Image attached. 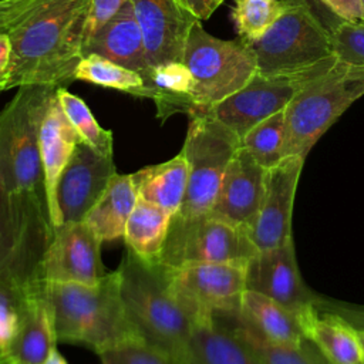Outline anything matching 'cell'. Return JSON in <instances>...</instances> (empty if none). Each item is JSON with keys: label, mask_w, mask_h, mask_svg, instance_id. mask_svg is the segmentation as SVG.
<instances>
[{"label": "cell", "mask_w": 364, "mask_h": 364, "mask_svg": "<svg viewBox=\"0 0 364 364\" xmlns=\"http://www.w3.org/2000/svg\"><path fill=\"white\" fill-rule=\"evenodd\" d=\"M91 0H44L9 31L11 43L7 90L74 81L84 55Z\"/></svg>", "instance_id": "1"}, {"label": "cell", "mask_w": 364, "mask_h": 364, "mask_svg": "<svg viewBox=\"0 0 364 364\" xmlns=\"http://www.w3.org/2000/svg\"><path fill=\"white\" fill-rule=\"evenodd\" d=\"M117 270L128 317L141 341L188 364L195 321L171 289L169 267L127 249Z\"/></svg>", "instance_id": "2"}, {"label": "cell", "mask_w": 364, "mask_h": 364, "mask_svg": "<svg viewBox=\"0 0 364 364\" xmlns=\"http://www.w3.org/2000/svg\"><path fill=\"white\" fill-rule=\"evenodd\" d=\"M57 341L91 347L97 354L131 341H141L128 317L118 270L95 284L44 282Z\"/></svg>", "instance_id": "3"}, {"label": "cell", "mask_w": 364, "mask_h": 364, "mask_svg": "<svg viewBox=\"0 0 364 364\" xmlns=\"http://www.w3.org/2000/svg\"><path fill=\"white\" fill-rule=\"evenodd\" d=\"M341 21L318 0H290L277 21L249 43L257 58V73H293L337 58L333 31Z\"/></svg>", "instance_id": "4"}, {"label": "cell", "mask_w": 364, "mask_h": 364, "mask_svg": "<svg viewBox=\"0 0 364 364\" xmlns=\"http://www.w3.org/2000/svg\"><path fill=\"white\" fill-rule=\"evenodd\" d=\"M364 95V67L337 63L304 87L284 109L283 158L306 159L314 144Z\"/></svg>", "instance_id": "5"}, {"label": "cell", "mask_w": 364, "mask_h": 364, "mask_svg": "<svg viewBox=\"0 0 364 364\" xmlns=\"http://www.w3.org/2000/svg\"><path fill=\"white\" fill-rule=\"evenodd\" d=\"M57 85H21L0 111V183L14 192L44 189L40 127Z\"/></svg>", "instance_id": "6"}, {"label": "cell", "mask_w": 364, "mask_h": 364, "mask_svg": "<svg viewBox=\"0 0 364 364\" xmlns=\"http://www.w3.org/2000/svg\"><path fill=\"white\" fill-rule=\"evenodd\" d=\"M183 63L193 78L192 115L208 112L257 73L256 54L246 40L218 38L203 28L200 20L189 31Z\"/></svg>", "instance_id": "7"}, {"label": "cell", "mask_w": 364, "mask_h": 364, "mask_svg": "<svg viewBox=\"0 0 364 364\" xmlns=\"http://www.w3.org/2000/svg\"><path fill=\"white\" fill-rule=\"evenodd\" d=\"M189 118L181 149L188 164V186L176 213L198 216L210 212L225 171L240 148V138L209 112Z\"/></svg>", "instance_id": "8"}, {"label": "cell", "mask_w": 364, "mask_h": 364, "mask_svg": "<svg viewBox=\"0 0 364 364\" xmlns=\"http://www.w3.org/2000/svg\"><path fill=\"white\" fill-rule=\"evenodd\" d=\"M257 253L245 228L210 213H173L156 262L178 269L193 263H247Z\"/></svg>", "instance_id": "9"}, {"label": "cell", "mask_w": 364, "mask_h": 364, "mask_svg": "<svg viewBox=\"0 0 364 364\" xmlns=\"http://www.w3.org/2000/svg\"><path fill=\"white\" fill-rule=\"evenodd\" d=\"M336 63L337 58H331L293 73H256L242 90L225 98L208 112L242 139L256 124L284 111L304 87L328 71Z\"/></svg>", "instance_id": "10"}, {"label": "cell", "mask_w": 364, "mask_h": 364, "mask_svg": "<svg viewBox=\"0 0 364 364\" xmlns=\"http://www.w3.org/2000/svg\"><path fill=\"white\" fill-rule=\"evenodd\" d=\"M247 263H193L169 267L171 289L193 321L240 309Z\"/></svg>", "instance_id": "11"}, {"label": "cell", "mask_w": 364, "mask_h": 364, "mask_svg": "<svg viewBox=\"0 0 364 364\" xmlns=\"http://www.w3.org/2000/svg\"><path fill=\"white\" fill-rule=\"evenodd\" d=\"M115 173L112 155H102L80 141L55 186L53 228L84 222Z\"/></svg>", "instance_id": "12"}, {"label": "cell", "mask_w": 364, "mask_h": 364, "mask_svg": "<svg viewBox=\"0 0 364 364\" xmlns=\"http://www.w3.org/2000/svg\"><path fill=\"white\" fill-rule=\"evenodd\" d=\"M304 159L283 158L266 169L263 195L255 219L246 229L257 252L284 245L291 237V215Z\"/></svg>", "instance_id": "13"}, {"label": "cell", "mask_w": 364, "mask_h": 364, "mask_svg": "<svg viewBox=\"0 0 364 364\" xmlns=\"http://www.w3.org/2000/svg\"><path fill=\"white\" fill-rule=\"evenodd\" d=\"M101 243L85 222L54 226L43 263L44 282L98 283L108 274L101 260Z\"/></svg>", "instance_id": "14"}, {"label": "cell", "mask_w": 364, "mask_h": 364, "mask_svg": "<svg viewBox=\"0 0 364 364\" xmlns=\"http://www.w3.org/2000/svg\"><path fill=\"white\" fill-rule=\"evenodd\" d=\"M246 290L277 301L297 317L318 299L303 283L293 239L282 246L257 252L247 262Z\"/></svg>", "instance_id": "15"}, {"label": "cell", "mask_w": 364, "mask_h": 364, "mask_svg": "<svg viewBox=\"0 0 364 364\" xmlns=\"http://www.w3.org/2000/svg\"><path fill=\"white\" fill-rule=\"evenodd\" d=\"M142 33L149 68L183 61L191 28L199 21L176 0H129Z\"/></svg>", "instance_id": "16"}, {"label": "cell", "mask_w": 364, "mask_h": 364, "mask_svg": "<svg viewBox=\"0 0 364 364\" xmlns=\"http://www.w3.org/2000/svg\"><path fill=\"white\" fill-rule=\"evenodd\" d=\"M266 169L242 146L230 159L210 215L247 229L263 195Z\"/></svg>", "instance_id": "17"}, {"label": "cell", "mask_w": 364, "mask_h": 364, "mask_svg": "<svg viewBox=\"0 0 364 364\" xmlns=\"http://www.w3.org/2000/svg\"><path fill=\"white\" fill-rule=\"evenodd\" d=\"M85 54H100L119 65L139 73L144 77L149 71L145 44L141 28L129 3L97 28L84 43Z\"/></svg>", "instance_id": "18"}, {"label": "cell", "mask_w": 364, "mask_h": 364, "mask_svg": "<svg viewBox=\"0 0 364 364\" xmlns=\"http://www.w3.org/2000/svg\"><path fill=\"white\" fill-rule=\"evenodd\" d=\"M80 136L67 118L55 94L53 95L40 127V155L44 173V192L51 225L55 218V186L68 164Z\"/></svg>", "instance_id": "19"}, {"label": "cell", "mask_w": 364, "mask_h": 364, "mask_svg": "<svg viewBox=\"0 0 364 364\" xmlns=\"http://www.w3.org/2000/svg\"><path fill=\"white\" fill-rule=\"evenodd\" d=\"M301 330L328 364H364L358 331L337 313L316 303L299 317Z\"/></svg>", "instance_id": "20"}, {"label": "cell", "mask_w": 364, "mask_h": 364, "mask_svg": "<svg viewBox=\"0 0 364 364\" xmlns=\"http://www.w3.org/2000/svg\"><path fill=\"white\" fill-rule=\"evenodd\" d=\"M43 284L33 289L23 307L10 347L13 364H44L55 348L54 321Z\"/></svg>", "instance_id": "21"}, {"label": "cell", "mask_w": 364, "mask_h": 364, "mask_svg": "<svg viewBox=\"0 0 364 364\" xmlns=\"http://www.w3.org/2000/svg\"><path fill=\"white\" fill-rule=\"evenodd\" d=\"M192 90L193 78L185 63L171 61L149 68L136 97L151 98L156 107V117L166 121L175 114H193Z\"/></svg>", "instance_id": "22"}, {"label": "cell", "mask_w": 364, "mask_h": 364, "mask_svg": "<svg viewBox=\"0 0 364 364\" xmlns=\"http://www.w3.org/2000/svg\"><path fill=\"white\" fill-rule=\"evenodd\" d=\"M188 364H260L253 353L215 316L195 323Z\"/></svg>", "instance_id": "23"}, {"label": "cell", "mask_w": 364, "mask_h": 364, "mask_svg": "<svg viewBox=\"0 0 364 364\" xmlns=\"http://www.w3.org/2000/svg\"><path fill=\"white\" fill-rule=\"evenodd\" d=\"M253 353L260 364H328L317 347L306 340L300 346H283L266 340L239 313L219 311L212 314Z\"/></svg>", "instance_id": "24"}, {"label": "cell", "mask_w": 364, "mask_h": 364, "mask_svg": "<svg viewBox=\"0 0 364 364\" xmlns=\"http://www.w3.org/2000/svg\"><path fill=\"white\" fill-rule=\"evenodd\" d=\"M138 196L176 213L188 186V164L182 152L173 158L131 173Z\"/></svg>", "instance_id": "25"}, {"label": "cell", "mask_w": 364, "mask_h": 364, "mask_svg": "<svg viewBox=\"0 0 364 364\" xmlns=\"http://www.w3.org/2000/svg\"><path fill=\"white\" fill-rule=\"evenodd\" d=\"M240 316L266 340L283 346H300L306 341L299 318L277 301L253 290L242 296Z\"/></svg>", "instance_id": "26"}, {"label": "cell", "mask_w": 364, "mask_h": 364, "mask_svg": "<svg viewBox=\"0 0 364 364\" xmlns=\"http://www.w3.org/2000/svg\"><path fill=\"white\" fill-rule=\"evenodd\" d=\"M138 192L129 175L115 173L107 191L85 218V223L101 242L124 237L127 222L138 202Z\"/></svg>", "instance_id": "27"}, {"label": "cell", "mask_w": 364, "mask_h": 364, "mask_svg": "<svg viewBox=\"0 0 364 364\" xmlns=\"http://www.w3.org/2000/svg\"><path fill=\"white\" fill-rule=\"evenodd\" d=\"M44 203V189L14 192L0 183V267L13 256L36 210Z\"/></svg>", "instance_id": "28"}, {"label": "cell", "mask_w": 364, "mask_h": 364, "mask_svg": "<svg viewBox=\"0 0 364 364\" xmlns=\"http://www.w3.org/2000/svg\"><path fill=\"white\" fill-rule=\"evenodd\" d=\"M172 215V212L138 198L124 232L127 249L145 260L156 262L164 247Z\"/></svg>", "instance_id": "29"}, {"label": "cell", "mask_w": 364, "mask_h": 364, "mask_svg": "<svg viewBox=\"0 0 364 364\" xmlns=\"http://www.w3.org/2000/svg\"><path fill=\"white\" fill-rule=\"evenodd\" d=\"M75 80L114 88L132 95H138L139 90L144 87V80L139 73L119 65L100 54L82 55L74 71V81Z\"/></svg>", "instance_id": "30"}, {"label": "cell", "mask_w": 364, "mask_h": 364, "mask_svg": "<svg viewBox=\"0 0 364 364\" xmlns=\"http://www.w3.org/2000/svg\"><path fill=\"white\" fill-rule=\"evenodd\" d=\"M290 0H235L230 13L237 37L259 40L287 10Z\"/></svg>", "instance_id": "31"}, {"label": "cell", "mask_w": 364, "mask_h": 364, "mask_svg": "<svg viewBox=\"0 0 364 364\" xmlns=\"http://www.w3.org/2000/svg\"><path fill=\"white\" fill-rule=\"evenodd\" d=\"M55 97L80 139L102 155H112V132L98 124L85 101L64 85L57 87Z\"/></svg>", "instance_id": "32"}, {"label": "cell", "mask_w": 364, "mask_h": 364, "mask_svg": "<svg viewBox=\"0 0 364 364\" xmlns=\"http://www.w3.org/2000/svg\"><path fill=\"white\" fill-rule=\"evenodd\" d=\"M283 138L284 111H280L247 131L240 139V146L246 149L260 166L269 169L283 159Z\"/></svg>", "instance_id": "33"}, {"label": "cell", "mask_w": 364, "mask_h": 364, "mask_svg": "<svg viewBox=\"0 0 364 364\" xmlns=\"http://www.w3.org/2000/svg\"><path fill=\"white\" fill-rule=\"evenodd\" d=\"M36 286L23 287L10 280L0 279V364H13L10 354L11 341L23 307Z\"/></svg>", "instance_id": "34"}, {"label": "cell", "mask_w": 364, "mask_h": 364, "mask_svg": "<svg viewBox=\"0 0 364 364\" xmlns=\"http://www.w3.org/2000/svg\"><path fill=\"white\" fill-rule=\"evenodd\" d=\"M102 364H183L142 341H131L98 353Z\"/></svg>", "instance_id": "35"}, {"label": "cell", "mask_w": 364, "mask_h": 364, "mask_svg": "<svg viewBox=\"0 0 364 364\" xmlns=\"http://www.w3.org/2000/svg\"><path fill=\"white\" fill-rule=\"evenodd\" d=\"M333 44L338 61L364 67V23H338L333 31Z\"/></svg>", "instance_id": "36"}, {"label": "cell", "mask_w": 364, "mask_h": 364, "mask_svg": "<svg viewBox=\"0 0 364 364\" xmlns=\"http://www.w3.org/2000/svg\"><path fill=\"white\" fill-rule=\"evenodd\" d=\"M44 0H0V33H9Z\"/></svg>", "instance_id": "37"}, {"label": "cell", "mask_w": 364, "mask_h": 364, "mask_svg": "<svg viewBox=\"0 0 364 364\" xmlns=\"http://www.w3.org/2000/svg\"><path fill=\"white\" fill-rule=\"evenodd\" d=\"M128 0H91V10L87 24L85 40L107 20H109ZM85 43V41H84Z\"/></svg>", "instance_id": "38"}, {"label": "cell", "mask_w": 364, "mask_h": 364, "mask_svg": "<svg viewBox=\"0 0 364 364\" xmlns=\"http://www.w3.org/2000/svg\"><path fill=\"white\" fill-rule=\"evenodd\" d=\"M333 14L348 23H364V7L361 0H318Z\"/></svg>", "instance_id": "39"}, {"label": "cell", "mask_w": 364, "mask_h": 364, "mask_svg": "<svg viewBox=\"0 0 364 364\" xmlns=\"http://www.w3.org/2000/svg\"><path fill=\"white\" fill-rule=\"evenodd\" d=\"M316 304L324 310L337 313L343 318H346L353 327L355 328H364V307L360 306H351L347 303L341 301H333V300H326L318 296L316 300Z\"/></svg>", "instance_id": "40"}, {"label": "cell", "mask_w": 364, "mask_h": 364, "mask_svg": "<svg viewBox=\"0 0 364 364\" xmlns=\"http://www.w3.org/2000/svg\"><path fill=\"white\" fill-rule=\"evenodd\" d=\"M11 64V43L9 33H0V94L7 91Z\"/></svg>", "instance_id": "41"}, {"label": "cell", "mask_w": 364, "mask_h": 364, "mask_svg": "<svg viewBox=\"0 0 364 364\" xmlns=\"http://www.w3.org/2000/svg\"><path fill=\"white\" fill-rule=\"evenodd\" d=\"M176 3L202 21L209 18L223 0H176Z\"/></svg>", "instance_id": "42"}, {"label": "cell", "mask_w": 364, "mask_h": 364, "mask_svg": "<svg viewBox=\"0 0 364 364\" xmlns=\"http://www.w3.org/2000/svg\"><path fill=\"white\" fill-rule=\"evenodd\" d=\"M44 364H67V361H65L64 357L58 353V350L54 348V350L51 351V354L48 355V358L46 360Z\"/></svg>", "instance_id": "43"}, {"label": "cell", "mask_w": 364, "mask_h": 364, "mask_svg": "<svg viewBox=\"0 0 364 364\" xmlns=\"http://www.w3.org/2000/svg\"><path fill=\"white\" fill-rule=\"evenodd\" d=\"M357 331H358V338H360L363 354H364V328H357Z\"/></svg>", "instance_id": "44"}, {"label": "cell", "mask_w": 364, "mask_h": 364, "mask_svg": "<svg viewBox=\"0 0 364 364\" xmlns=\"http://www.w3.org/2000/svg\"><path fill=\"white\" fill-rule=\"evenodd\" d=\"M361 3H363V7H364V0H361Z\"/></svg>", "instance_id": "45"}, {"label": "cell", "mask_w": 364, "mask_h": 364, "mask_svg": "<svg viewBox=\"0 0 364 364\" xmlns=\"http://www.w3.org/2000/svg\"><path fill=\"white\" fill-rule=\"evenodd\" d=\"M223 1H225V0H223Z\"/></svg>", "instance_id": "46"}]
</instances>
